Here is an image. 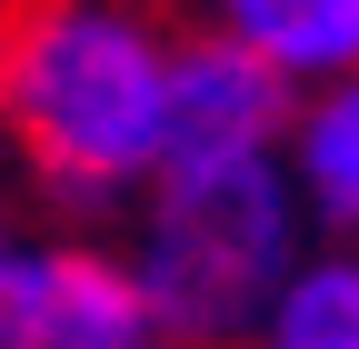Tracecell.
Listing matches in <instances>:
<instances>
[{
    "label": "cell",
    "mask_w": 359,
    "mask_h": 349,
    "mask_svg": "<svg viewBox=\"0 0 359 349\" xmlns=\"http://www.w3.org/2000/svg\"><path fill=\"white\" fill-rule=\"evenodd\" d=\"M170 70L180 20L160 0H11L0 160L60 220H120L170 160Z\"/></svg>",
    "instance_id": "cell-1"
},
{
    "label": "cell",
    "mask_w": 359,
    "mask_h": 349,
    "mask_svg": "<svg viewBox=\"0 0 359 349\" xmlns=\"http://www.w3.org/2000/svg\"><path fill=\"white\" fill-rule=\"evenodd\" d=\"M320 249L280 180V150H170L120 210V259L170 349H250L269 289Z\"/></svg>",
    "instance_id": "cell-2"
},
{
    "label": "cell",
    "mask_w": 359,
    "mask_h": 349,
    "mask_svg": "<svg viewBox=\"0 0 359 349\" xmlns=\"http://www.w3.org/2000/svg\"><path fill=\"white\" fill-rule=\"evenodd\" d=\"M0 349H170V329L150 320L120 240L30 230L0 289Z\"/></svg>",
    "instance_id": "cell-3"
},
{
    "label": "cell",
    "mask_w": 359,
    "mask_h": 349,
    "mask_svg": "<svg viewBox=\"0 0 359 349\" xmlns=\"http://www.w3.org/2000/svg\"><path fill=\"white\" fill-rule=\"evenodd\" d=\"M280 180H290V200H299L320 249H359V70L290 90Z\"/></svg>",
    "instance_id": "cell-4"
},
{
    "label": "cell",
    "mask_w": 359,
    "mask_h": 349,
    "mask_svg": "<svg viewBox=\"0 0 359 349\" xmlns=\"http://www.w3.org/2000/svg\"><path fill=\"white\" fill-rule=\"evenodd\" d=\"M290 90L259 60H240L230 40L180 30V70H170V150H280Z\"/></svg>",
    "instance_id": "cell-5"
},
{
    "label": "cell",
    "mask_w": 359,
    "mask_h": 349,
    "mask_svg": "<svg viewBox=\"0 0 359 349\" xmlns=\"http://www.w3.org/2000/svg\"><path fill=\"white\" fill-rule=\"evenodd\" d=\"M190 30L230 40V50L259 60L280 90L359 70V0H190Z\"/></svg>",
    "instance_id": "cell-6"
},
{
    "label": "cell",
    "mask_w": 359,
    "mask_h": 349,
    "mask_svg": "<svg viewBox=\"0 0 359 349\" xmlns=\"http://www.w3.org/2000/svg\"><path fill=\"white\" fill-rule=\"evenodd\" d=\"M250 349H359V249H299V270L269 289Z\"/></svg>",
    "instance_id": "cell-7"
},
{
    "label": "cell",
    "mask_w": 359,
    "mask_h": 349,
    "mask_svg": "<svg viewBox=\"0 0 359 349\" xmlns=\"http://www.w3.org/2000/svg\"><path fill=\"white\" fill-rule=\"evenodd\" d=\"M20 240H30V230H20V210H0V289H11V259H20Z\"/></svg>",
    "instance_id": "cell-8"
},
{
    "label": "cell",
    "mask_w": 359,
    "mask_h": 349,
    "mask_svg": "<svg viewBox=\"0 0 359 349\" xmlns=\"http://www.w3.org/2000/svg\"><path fill=\"white\" fill-rule=\"evenodd\" d=\"M0 20H11V0H0Z\"/></svg>",
    "instance_id": "cell-9"
}]
</instances>
